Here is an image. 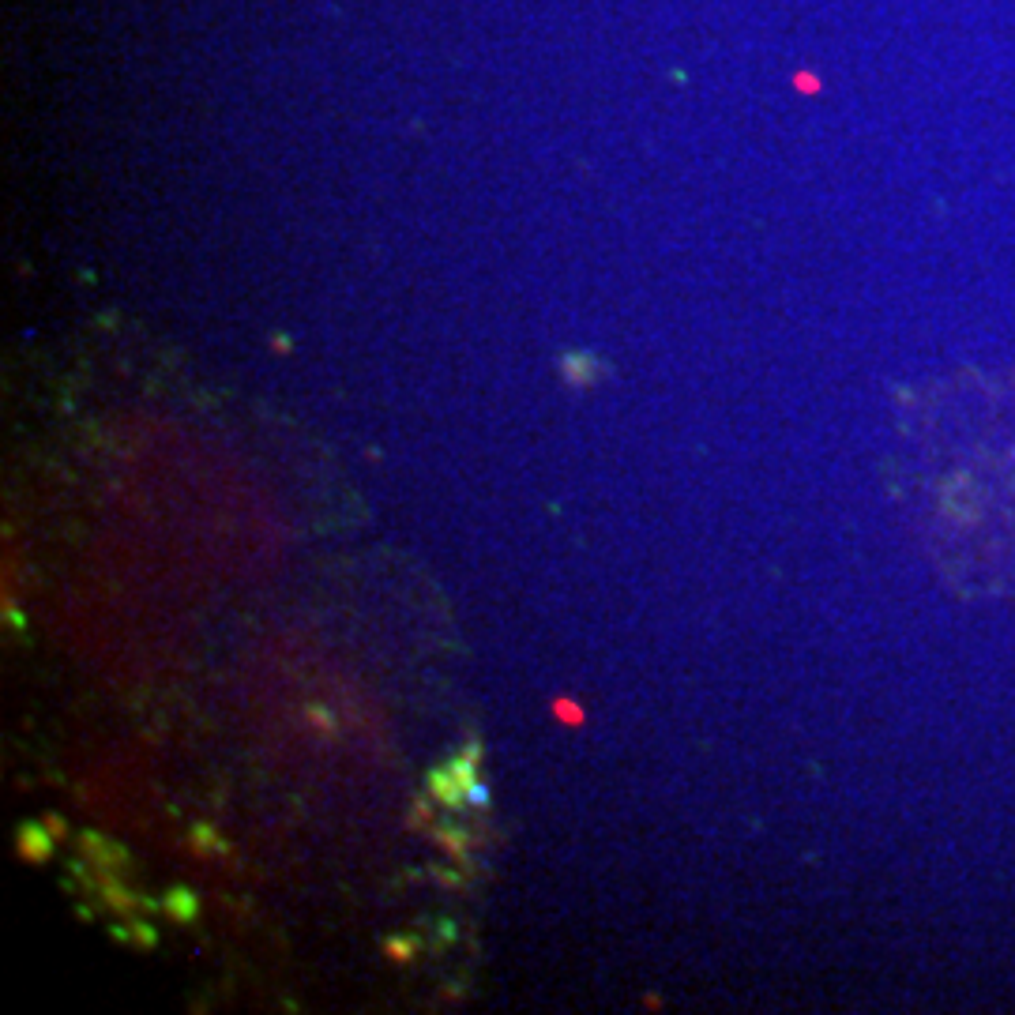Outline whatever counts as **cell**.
Listing matches in <instances>:
<instances>
[{
    "label": "cell",
    "mask_w": 1015,
    "mask_h": 1015,
    "mask_svg": "<svg viewBox=\"0 0 1015 1015\" xmlns=\"http://www.w3.org/2000/svg\"><path fill=\"white\" fill-rule=\"evenodd\" d=\"M978 429L948 444L929 478L933 538L955 572L1015 583V399L982 403Z\"/></svg>",
    "instance_id": "1"
},
{
    "label": "cell",
    "mask_w": 1015,
    "mask_h": 1015,
    "mask_svg": "<svg viewBox=\"0 0 1015 1015\" xmlns=\"http://www.w3.org/2000/svg\"><path fill=\"white\" fill-rule=\"evenodd\" d=\"M79 854L91 861L94 869H102V873H113L121 876L132 869V854H128L121 843H113L106 835H98V831H79Z\"/></svg>",
    "instance_id": "2"
},
{
    "label": "cell",
    "mask_w": 1015,
    "mask_h": 1015,
    "mask_svg": "<svg viewBox=\"0 0 1015 1015\" xmlns=\"http://www.w3.org/2000/svg\"><path fill=\"white\" fill-rule=\"evenodd\" d=\"M53 846H57V839L46 828V820H23L16 828V854L27 865H46L53 858Z\"/></svg>",
    "instance_id": "3"
},
{
    "label": "cell",
    "mask_w": 1015,
    "mask_h": 1015,
    "mask_svg": "<svg viewBox=\"0 0 1015 1015\" xmlns=\"http://www.w3.org/2000/svg\"><path fill=\"white\" fill-rule=\"evenodd\" d=\"M425 794L448 812H463L470 805L467 790H463V782L452 775V767H433V771L425 775Z\"/></svg>",
    "instance_id": "4"
},
{
    "label": "cell",
    "mask_w": 1015,
    "mask_h": 1015,
    "mask_svg": "<svg viewBox=\"0 0 1015 1015\" xmlns=\"http://www.w3.org/2000/svg\"><path fill=\"white\" fill-rule=\"evenodd\" d=\"M110 937L125 948H140V952H155L158 948V929L151 922H143V914H132L125 922L110 925Z\"/></svg>",
    "instance_id": "5"
},
{
    "label": "cell",
    "mask_w": 1015,
    "mask_h": 1015,
    "mask_svg": "<svg viewBox=\"0 0 1015 1015\" xmlns=\"http://www.w3.org/2000/svg\"><path fill=\"white\" fill-rule=\"evenodd\" d=\"M162 914L177 925H192L200 918V895L185 884H173L166 895H162Z\"/></svg>",
    "instance_id": "6"
},
{
    "label": "cell",
    "mask_w": 1015,
    "mask_h": 1015,
    "mask_svg": "<svg viewBox=\"0 0 1015 1015\" xmlns=\"http://www.w3.org/2000/svg\"><path fill=\"white\" fill-rule=\"evenodd\" d=\"M429 835H433V839L440 843V850H448L459 865H467L470 861V831H467L463 820H440Z\"/></svg>",
    "instance_id": "7"
},
{
    "label": "cell",
    "mask_w": 1015,
    "mask_h": 1015,
    "mask_svg": "<svg viewBox=\"0 0 1015 1015\" xmlns=\"http://www.w3.org/2000/svg\"><path fill=\"white\" fill-rule=\"evenodd\" d=\"M478 760H482V741H478V737H470L467 745L452 756V764L448 767H452L455 779L463 782V790H467L470 782H478Z\"/></svg>",
    "instance_id": "8"
},
{
    "label": "cell",
    "mask_w": 1015,
    "mask_h": 1015,
    "mask_svg": "<svg viewBox=\"0 0 1015 1015\" xmlns=\"http://www.w3.org/2000/svg\"><path fill=\"white\" fill-rule=\"evenodd\" d=\"M188 843L196 846L200 858H226V854H230V843H226L211 824H196V828L188 831Z\"/></svg>",
    "instance_id": "9"
},
{
    "label": "cell",
    "mask_w": 1015,
    "mask_h": 1015,
    "mask_svg": "<svg viewBox=\"0 0 1015 1015\" xmlns=\"http://www.w3.org/2000/svg\"><path fill=\"white\" fill-rule=\"evenodd\" d=\"M406 820H410V828H422V831H433L440 824L437 820V801L429 794H422L414 805H410V812H406Z\"/></svg>",
    "instance_id": "10"
},
{
    "label": "cell",
    "mask_w": 1015,
    "mask_h": 1015,
    "mask_svg": "<svg viewBox=\"0 0 1015 1015\" xmlns=\"http://www.w3.org/2000/svg\"><path fill=\"white\" fill-rule=\"evenodd\" d=\"M564 380L576 384V388H587L594 380V361L587 354H568L564 358Z\"/></svg>",
    "instance_id": "11"
},
{
    "label": "cell",
    "mask_w": 1015,
    "mask_h": 1015,
    "mask_svg": "<svg viewBox=\"0 0 1015 1015\" xmlns=\"http://www.w3.org/2000/svg\"><path fill=\"white\" fill-rule=\"evenodd\" d=\"M384 955H388L391 963H410V959L418 955V937H410V933H395V937L384 940Z\"/></svg>",
    "instance_id": "12"
},
{
    "label": "cell",
    "mask_w": 1015,
    "mask_h": 1015,
    "mask_svg": "<svg viewBox=\"0 0 1015 1015\" xmlns=\"http://www.w3.org/2000/svg\"><path fill=\"white\" fill-rule=\"evenodd\" d=\"M305 719L313 722V726H320V734H335V730H339V722H335V715H331L324 703H313V707H305Z\"/></svg>",
    "instance_id": "13"
},
{
    "label": "cell",
    "mask_w": 1015,
    "mask_h": 1015,
    "mask_svg": "<svg viewBox=\"0 0 1015 1015\" xmlns=\"http://www.w3.org/2000/svg\"><path fill=\"white\" fill-rule=\"evenodd\" d=\"M553 715H557L564 726H579V722H583V707H576L572 700H553Z\"/></svg>",
    "instance_id": "14"
},
{
    "label": "cell",
    "mask_w": 1015,
    "mask_h": 1015,
    "mask_svg": "<svg viewBox=\"0 0 1015 1015\" xmlns=\"http://www.w3.org/2000/svg\"><path fill=\"white\" fill-rule=\"evenodd\" d=\"M42 820H46V828L53 831V839H57V843H64V839H68V835H72V831H68V824H64V816H61V812H46V816H42Z\"/></svg>",
    "instance_id": "15"
},
{
    "label": "cell",
    "mask_w": 1015,
    "mask_h": 1015,
    "mask_svg": "<svg viewBox=\"0 0 1015 1015\" xmlns=\"http://www.w3.org/2000/svg\"><path fill=\"white\" fill-rule=\"evenodd\" d=\"M455 937H459V929L452 922H437V929H433V952L444 948V944H452Z\"/></svg>",
    "instance_id": "16"
},
{
    "label": "cell",
    "mask_w": 1015,
    "mask_h": 1015,
    "mask_svg": "<svg viewBox=\"0 0 1015 1015\" xmlns=\"http://www.w3.org/2000/svg\"><path fill=\"white\" fill-rule=\"evenodd\" d=\"M437 884L440 888H452V891H459V888H467V876L463 873H452V869H437Z\"/></svg>",
    "instance_id": "17"
},
{
    "label": "cell",
    "mask_w": 1015,
    "mask_h": 1015,
    "mask_svg": "<svg viewBox=\"0 0 1015 1015\" xmlns=\"http://www.w3.org/2000/svg\"><path fill=\"white\" fill-rule=\"evenodd\" d=\"M467 801H470V805H478V809H485V805H489V790H485L482 782H470V786H467Z\"/></svg>",
    "instance_id": "18"
},
{
    "label": "cell",
    "mask_w": 1015,
    "mask_h": 1015,
    "mask_svg": "<svg viewBox=\"0 0 1015 1015\" xmlns=\"http://www.w3.org/2000/svg\"><path fill=\"white\" fill-rule=\"evenodd\" d=\"M4 621H8V628H23V613L12 602H4Z\"/></svg>",
    "instance_id": "19"
}]
</instances>
